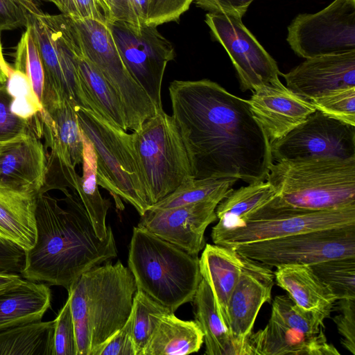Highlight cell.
Wrapping results in <instances>:
<instances>
[{"mask_svg":"<svg viewBox=\"0 0 355 355\" xmlns=\"http://www.w3.org/2000/svg\"><path fill=\"white\" fill-rule=\"evenodd\" d=\"M168 92L193 178L266 180L273 163L270 142L248 100L208 79L175 80Z\"/></svg>","mask_w":355,"mask_h":355,"instance_id":"1","label":"cell"},{"mask_svg":"<svg viewBox=\"0 0 355 355\" xmlns=\"http://www.w3.org/2000/svg\"><path fill=\"white\" fill-rule=\"evenodd\" d=\"M64 193L63 205L44 192L37 195L36 241L21 275L68 291L85 272L116 257L117 249L110 226L100 239L77 193Z\"/></svg>","mask_w":355,"mask_h":355,"instance_id":"2","label":"cell"},{"mask_svg":"<svg viewBox=\"0 0 355 355\" xmlns=\"http://www.w3.org/2000/svg\"><path fill=\"white\" fill-rule=\"evenodd\" d=\"M137 291L128 267L110 260L85 272L68 291L77 355L94 352L129 318Z\"/></svg>","mask_w":355,"mask_h":355,"instance_id":"3","label":"cell"},{"mask_svg":"<svg viewBox=\"0 0 355 355\" xmlns=\"http://www.w3.org/2000/svg\"><path fill=\"white\" fill-rule=\"evenodd\" d=\"M266 180L277 205L322 211L355 205V157L273 162Z\"/></svg>","mask_w":355,"mask_h":355,"instance_id":"4","label":"cell"},{"mask_svg":"<svg viewBox=\"0 0 355 355\" xmlns=\"http://www.w3.org/2000/svg\"><path fill=\"white\" fill-rule=\"evenodd\" d=\"M128 265L137 289L173 313L193 301L202 278L198 256L138 226L132 230Z\"/></svg>","mask_w":355,"mask_h":355,"instance_id":"5","label":"cell"},{"mask_svg":"<svg viewBox=\"0 0 355 355\" xmlns=\"http://www.w3.org/2000/svg\"><path fill=\"white\" fill-rule=\"evenodd\" d=\"M77 116L94 148L98 185L110 192L119 210L124 209L123 199L143 215L150 204L132 135L92 110L80 107Z\"/></svg>","mask_w":355,"mask_h":355,"instance_id":"6","label":"cell"},{"mask_svg":"<svg viewBox=\"0 0 355 355\" xmlns=\"http://www.w3.org/2000/svg\"><path fill=\"white\" fill-rule=\"evenodd\" d=\"M131 135L150 207L193 178L186 147L172 115L160 110Z\"/></svg>","mask_w":355,"mask_h":355,"instance_id":"7","label":"cell"},{"mask_svg":"<svg viewBox=\"0 0 355 355\" xmlns=\"http://www.w3.org/2000/svg\"><path fill=\"white\" fill-rule=\"evenodd\" d=\"M355 225V205L312 211L282 206L271 200L227 229L212 228L214 244L233 246L304 232Z\"/></svg>","mask_w":355,"mask_h":355,"instance_id":"8","label":"cell"},{"mask_svg":"<svg viewBox=\"0 0 355 355\" xmlns=\"http://www.w3.org/2000/svg\"><path fill=\"white\" fill-rule=\"evenodd\" d=\"M69 18L83 53L119 94L127 129L138 130L160 110L127 69L106 21Z\"/></svg>","mask_w":355,"mask_h":355,"instance_id":"9","label":"cell"},{"mask_svg":"<svg viewBox=\"0 0 355 355\" xmlns=\"http://www.w3.org/2000/svg\"><path fill=\"white\" fill-rule=\"evenodd\" d=\"M231 248L268 267L310 266L332 259L355 257V225L304 232Z\"/></svg>","mask_w":355,"mask_h":355,"instance_id":"10","label":"cell"},{"mask_svg":"<svg viewBox=\"0 0 355 355\" xmlns=\"http://www.w3.org/2000/svg\"><path fill=\"white\" fill-rule=\"evenodd\" d=\"M286 41L300 58L355 51V0H334L315 13L297 15Z\"/></svg>","mask_w":355,"mask_h":355,"instance_id":"11","label":"cell"},{"mask_svg":"<svg viewBox=\"0 0 355 355\" xmlns=\"http://www.w3.org/2000/svg\"><path fill=\"white\" fill-rule=\"evenodd\" d=\"M127 69L159 110L165 69L174 60L172 43L157 27L146 24L135 27L122 21H107Z\"/></svg>","mask_w":355,"mask_h":355,"instance_id":"12","label":"cell"},{"mask_svg":"<svg viewBox=\"0 0 355 355\" xmlns=\"http://www.w3.org/2000/svg\"><path fill=\"white\" fill-rule=\"evenodd\" d=\"M270 146L273 162L355 157V126L315 110Z\"/></svg>","mask_w":355,"mask_h":355,"instance_id":"13","label":"cell"},{"mask_svg":"<svg viewBox=\"0 0 355 355\" xmlns=\"http://www.w3.org/2000/svg\"><path fill=\"white\" fill-rule=\"evenodd\" d=\"M205 22L212 37L228 53L243 92L254 91L281 76L276 61L245 27L241 18L208 12Z\"/></svg>","mask_w":355,"mask_h":355,"instance_id":"14","label":"cell"},{"mask_svg":"<svg viewBox=\"0 0 355 355\" xmlns=\"http://www.w3.org/2000/svg\"><path fill=\"white\" fill-rule=\"evenodd\" d=\"M43 15L32 17L28 24L37 44L44 70L42 101L62 98L77 110L89 109V102L80 80L71 46L62 33L52 35L42 17Z\"/></svg>","mask_w":355,"mask_h":355,"instance_id":"15","label":"cell"},{"mask_svg":"<svg viewBox=\"0 0 355 355\" xmlns=\"http://www.w3.org/2000/svg\"><path fill=\"white\" fill-rule=\"evenodd\" d=\"M218 204L202 201L164 209H148L137 226L198 256L205 246L206 228L217 219Z\"/></svg>","mask_w":355,"mask_h":355,"instance_id":"16","label":"cell"},{"mask_svg":"<svg viewBox=\"0 0 355 355\" xmlns=\"http://www.w3.org/2000/svg\"><path fill=\"white\" fill-rule=\"evenodd\" d=\"M243 257L242 270L227 304L229 331L237 355H242L261 306L271 302L275 279L270 267Z\"/></svg>","mask_w":355,"mask_h":355,"instance_id":"17","label":"cell"},{"mask_svg":"<svg viewBox=\"0 0 355 355\" xmlns=\"http://www.w3.org/2000/svg\"><path fill=\"white\" fill-rule=\"evenodd\" d=\"M248 103L270 144L284 137L316 110L311 101L283 85L279 78L253 91Z\"/></svg>","mask_w":355,"mask_h":355,"instance_id":"18","label":"cell"},{"mask_svg":"<svg viewBox=\"0 0 355 355\" xmlns=\"http://www.w3.org/2000/svg\"><path fill=\"white\" fill-rule=\"evenodd\" d=\"M32 123V120H31ZM41 131L31 123L25 135L0 153V185L38 195L48 175V159L39 136Z\"/></svg>","mask_w":355,"mask_h":355,"instance_id":"19","label":"cell"},{"mask_svg":"<svg viewBox=\"0 0 355 355\" xmlns=\"http://www.w3.org/2000/svg\"><path fill=\"white\" fill-rule=\"evenodd\" d=\"M286 87L307 101L355 87V51L307 58L286 73Z\"/></svg>","mask_w":355,"mask_h":355,"instance_id":"20","label":"cell"},{"mask_svg":"<svg viewBox=\"0 0 355 355\" xmlns=\"http://www.w3.org/2000/svg\"><path fill=\"white\" fill-rule=\"evenodd\" d=\"M42 105L41 131L51 156L73 168L82 164L83 139L76 107L62 98L45 99Z\"/></svg>","mask_w":355,"mask_h":355,"instance_id":"21","label":"cell"},{"mask_svg":"<svg viewBox=\"0 0 355 355\" xmlns=\"http://www.w3.org/2000/svg\"><path fill=\"white\" fill-rule=\"evenodd\" d=\"M339 355L324 331L313 336L297 332L271 315L266 326L247 338L242 355Z\"/></svg>","mask_w":355,"mask_h":355,"instance_id":"22","label":"cell"},{"mask_svg":"<svg viewBox=\"0 0 355 355\" xmlns=\"http://www.w3.org/2000/svg\"><path fill=\"white\" fill-rule=\"evenodd\" d=\"M199 259L200 271L210 286L219 314L229 330L227 304L239 279L243 257L231 248L206 244Z\"/></svg>","mask_w":355,"mask_h":355,"instance_id":"23","label":"cell"},{"mask_svg":"<svg viewBox=\"0 0 355 355\" xmlns=\"http://www.w3.org/2000/svg\"><path fill=\"white\" fill-rule=\"evenodd\" d=\"M70 25L71 46L78 76L85 93L92 103V110L127 131L124 107L119 94L85 55L78 43L71 23Z\"/></svg>","mask_w":355,"mask_h":355,"instance_id":"24","label":"cell"},{"mask_svg":"<svg viewBox=\"0 0 355 355\" xmlns=\"http://www.w3.org/2000/svg\"><path fill=\"white\" fill-rule=\"evenodd\" d=\"M37 197L0 185V236L26 251L36 241Z\"/></svg>","mask_w":355,"mask_h":355,"instance_id":"25","label":"cell"},{"mask_svg":"<svg viewBox=\"0 0 355 355\" xmlns=\"http://www.w3.org/2000/svg\"><path fill=\"white\" fill-rule=\"evenodd\" d=\"M276 268L274 276L277 284L298 306L331 313L337 299L309 265L286 264Z\"/></svg>","mask_w":355,"mask_h":355,"instance_id":"26","label":"cell"},{"mask_svg":"<svg viewBox=\"0 0 355 355\" xmlns=\"http://www.w3.org/2000/svg\"><path fill=\"white\" fill-rule=\"evenodd\" d=\"M51 300L46 284L28 279L0 293V331L41 320L51 306Z\"/></svg>","mask_w":355,"mask_h":355,"instance_id":"27","label":"cell"},{"mask_svg":"<svg viewBox=\"0 0 355 355\" xmlns=\"http://www.w3.org/2000/svg\"><path fill=\"white\" fill-rule=\"evenodd\" d=\"M204 342L196 321L182 320L171 312L158 322L142 355H187L198 352Z\"/></svg>","mask_w":355,"mask_h":355,"instance_id":"28","label":"cell"},{"mask_svg":"<svg viewBox=\"0 0 355 355\" xmlns=\"http://www.w3.org/2000/svg\"><path fill=\"white\" fill-rule=\"evenodd\" d=\"M195 321L199 325L207 355H237L230 331L217 309L212 291L202 278L193 299Z\"/></svg>","mask_w":355,"mask_h":355,"instance_id":"29","label":"cell"},{"mask_svg":"<svg viewBox=\"0 0 355 355\" xmlns=\"http://www.w3.org/2000/svg\"><path fill=\"white\" fill-rule=\"evenodd\" d=\"M55 324L38 320L0 331V355H54Z\"/></svg>","mask_w":355,"mask_h":355,"instance_id":"30","label":"cell"},{"mask_svg":"<svg viewBox=\"0 0 355 355\" xmlns=\"http://www.w3.org/2000/svg\"><path fill=\"white\" fill-rule=\"evenodd\" d=\"M83 174L78 177L75 192L84 205L96 234L100 239L107 235L106 216L110 207V200L103 198L98 190L96 177V157L93 146L83 133Z\"/></svg>","mask_w":355,"mask_h":355,"instance_id":"31","label":"cell"},{"mask_svg":"<svg viewBox=\"0 0 355 355\" xmlns=\"http://www.w3.org/2000/svg\"><path fill=\"white\" fill-rule=\"evenodd\" d=\"M275 196V192L267 180L233 189L218 204L216 214L218 222L213 228L227 229L233 227L241 218L268 202Z\"/></svg>","mask_w":355,"mask_h":355,"instance_id":"32","label":"cell"},{"mask_svg":"<svg viewBox=\"0 0 355 355\" xmlns=\"http://www.w3.org/2000/svg\"><path fill=\"white\" fill-rule=\"evenodd\" d=\"M238 181L232 178H192L181 184L175 191L149 209H164L202 201L220 202L233 190Z\"/></svg>","mask_w":355,"mask_h":355,"instance_id":"33","label":"cell"},{"mask_svg":"<svg viewBox=\"0 0 355 355\" xmlns=\"http://www.w3.org/2000/svg\"><path fill=\"white\" fill-rule=\"evenodd\" d=\"M171 312L142 291L137 289L132 309V339L136 355H142L160 318Z\"/></svg>","mask_w":355,"mask_h":355,"instance_id":"34","label":"cell"},{"mask_svg":"<svg viewBox=\"0 0 355 355\" xmlns=\"http://www.w3.org/2000/svg\"><path fill=\"white\" fill-rule=\"evenodd\" d=\"M310 267L337 300H355V257L329 259Z\"/></svg>","mask_w":355,"mask_h":355,"instance_id":"35","label":"cell"},{"mask_svg":"<svg viewBox=\"0 0 355 355\" xmlns=\"http://www.w3.org/2000/svg\"><path fill=\"white\" fill-rule=\"evenodd\" d=\"M330 314L303 309L288 295L276 296L272 304L271 315L289 328L307 336L316 335L324 331V321Z\"/></svg>","mask_w":355,"mask_h":355,"instance_id":"36","label":"cell"},{"mask_svg":"<svg viewBox=\"0 0 355 355\" xmlns=\"http://www.w3.org/2000/svg\"><path fill=\"white\" fill-rule=\"evenodd\" d=\"M6 88L11 97L10 110L15 115L29 120L42 111V105L28 77L24 71L12 69Z\"/></svg>","mask_w":355,"mask_h":355,"instance_id":"37","label":"cell"},{"mask_svg":"<svg viewBox=\"0 0 355 355\" xmlns=\"http://www.w3.org/2000/svg\"><path fill=\"white\" fill-rule=\"evenodd\" d=\"M26 28L17 47L14 69L21 70L26 74L42 104L44 81L43 67L29 25Z\"/></svg>","mask_w":355,"mask_h":355,"instance_id":"38","label":"cell"},{"mask_svg":"<svg viewBox=\"0 0 355 355\" xmlns=\"http://www.w3.org/2000/svg\"><path fill=\"white\" fill-rule=\"evenodd\" d=\"M311 102L316 110L355 126V87L333 90Z\"/></svg>","mask_w":355,"mask_h":355,"instance_id":"39","label":"cell"},{"mask_svg":"<svg viewBox=\"0 0 355 355\" xmlns=\"http://www.w3.org/2000/svg\"><path fill=\"white\" fill-rule=\"evenodd\" d=\"M39 1L41 0H0V33L26 27L32 17L43 15Z\"/></svg>","mask_w":355,"mask_h":355,"instance_id":"40","label":"cell"},{"mask_svg":"<svg viewBox=\"0 0 355 355\" xmlns=\"http://www.w3.org/2000/svg\"><path fill=\"white\" fill-rule=\"evenodd\" d=\"M55 321L54 355H77L75 327L69 297Z\"/></svg>","mask_w":355,"mask_h":355,"instance_id":"41","label":"cell"},{"mask_svg":"<svg viewBox=\"0 0 355 355\" xmlns=\"http://www.w3.org/2000/svg\"><path fill=\"white\" fill-rule=\"evenodd\" d=\"M11 97L6 85L0 86V141H8L23 137L31 126V119L25 120L10 110Z\"/></svg>","mask_w":355,"mask_h":355,"instance_id":"42","label":"cell"},{"mask_svg":"<svg viewBox=\"0 0 355 355\" xmlns=\"http://www.w3.org/2000/svg\"><path fill=\"white\" fill-rule=\"evenodd\" d=\"M193 0H149L146 24L157 27L178 21Z\"/></svg>","mask_w":355,"mask_h":355,"instance_id":"43","label":"cell"},{"mask_svg":"<svg viewBox=\"0 0 355 355\" xmlns=\"http://www.w3.org/2000/svg\"><path fill=\"white\" fill-rule=\"evenodd\" d=\"M92 355H136L132 339V312L125 324L99 346Z\"/></svg>","mask_w":355,"mask_h":355,"instance_id":"44","label":"cell"},{"mask_svg":"<svg viewBox=\"0 0 355 355\" xmlns=\"http://www.w3.org/2000/svg\"><path fill=\"white\" fill-rule=\"evenodd\" d=\"M340 314L333 318L339 334L343 336V346L355 355V300H338Z\"/></svg>","mask_w":355,"mask_h":355,"instance_id":"45","label":"cell"},{"mask_svg":"<svg viewBox=\"0 0 355 355\" xmlns=\"http://www.w3.org/2000/svg\"><path fill=\"white\" fill-rule=\"evenodd\" d=\"M26 255L24 248L0 236V273L21 275Z\"/></svg>","mask_w":355,"mask_h":355,"instance_id":"46","label":"cell"},{"mask_svg":"<svg viewBox=\"0 0 355 355\" xmlns=\"http://www.w3.org/2000/svg\"><path fill=\"white\" fill-rule=\"evenodd\" d=\"M254 0H193L195 4L209 12L223 13L240 18Z\"/></svg>","mask_w":355,"mask_h":355,"instance_id":"47","label":"cell"},{"mask_svg":"<svg viewBox=\"0 0 355 355\" xmlns=\"http://www.w3.org/2000/svg\"><path fill=\"white\" fill-rule=\"evenodd\" d=\"M78 19L104 21L105 17L96 0H72Z\"/></svg>","mask_w":355,"mask_h":355,"instance_id":"48","label":"cell"},{"mask_svg":"<svg viewBox=\"0 0 355 355\" xmlns=\"http://www.w3.org/2000/svg\"><path fill=\"white\" fill-rule=\"evenodd\" d=\"M99 6L105 19L107 21H114L119 6L120 0H96Z\"/></svg>","mask_w":355,"mask_h":355,"instance_id":"49","label":"cell"},{"mask_svg":"<svg viewBox=\"0 0 355 355\" xmlns=\"http://www.w3.org/2000/svg\"><path fill=\"white\" fill-rule=\"evenodd\" d=\"M21 275L14 273H0V293L19 284L23 279Z\"/></svg>","mask_w":355,"mask_h":355,"instance_id":"50","label":"cell"},{"mask_svg":"<svg viewBox=\"0 0 355 355\" xmlns=\"http://www.w3.org/2000/svg\"><path fill=\"white\" fill-rule=\"evenodd\" d=\"M53 3L64 14L69 17L78 19V14L72 0H47Z\"/></svg>","mask_w":355,"mask_h":355,"instance_id":"51","label":"cell"},{"mask_svg":"<svg viewBox=\"0 0 355 355\" xmlns=\"http://www.w3.org/2000/svg\"><path fill=\"white\" fill-rule=\"evenodd\" d=\"M148 3L149 0H132L135 16L141 25L146 24Z\"/></svg>","mask_w":355,"mask_h":355,"instance_id":"52","label":"cell"},{"mask_svg":"<svg viewBox=\"0 0 355 355\" xmlns=\"http://www.w3.org/2000/svg\"><path fill=\"white\" fill-rule=\"evenodd\" d=\"M11 70L12 68L7 64L3 57L0 35V86L6 85Z\"/></svg>","mask_w":355,"mask_h":355,"instance_id":"53","label":"cell"},{"mask_svg":"<svg viewBox=\"0 0 355 355\" xmlns=\"http://www.w3.org/2000/svg\"><path fill=\"white\" fill-rule=\"evenodd\" d=\"M23 136V137H24ZM23 137H20V138H18V139H14V140H11V141H0V153H1V151L6 148L8 146H9L10 144H12V142L15 141H17L19 139H20L21 138H22Z\"/></svg>","mask_w":355,"mask_h":355,"instance_id":"54","label":"cell"}]
</instances>
